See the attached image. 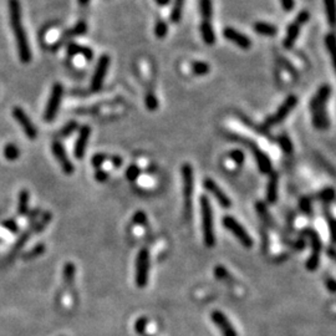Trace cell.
<instances>
[{"instance_id": "obj_1", "label": "cell", "mask_w": 336, "mask_h": 336, "mask_svg": "<svg viewBox=\"0 0 336 336\" xmlns=\"http://www.w3.org/2000/svg\"><path fill=\"white\" fill-rule=\"evenodd\" d=\"M9 19L11 30L16 41V47H18L19 59L22 64H29L32 61V50H30L26 32L22 26L21 7L19 0H9Z\"/></svg>"}, {"instance_id": "obj_2", "label": "cell", "mask_w": 336, "mask_h": 336, "mask_svg": "<svg viewBox=\"0 0 336 336\" xmlns=\"http://www.w3.org/2000/svg\"><path fill=\"white\" fill-rule=\"evenodd\" d=\"M331 95V88L323 85L318 90L310 101V112H312L313 125L316 130H327L330 127V120L327 116V101Z\"/></svg>"}, {"instance_id": "obj_3", "label": "cell", "mask_w": 336, "mask_h": 336, "mask_svg": "<svg viewBox=\"0 0 336 336\" xmlns=\"http://www.w3.org/2000/svg\"><path fill=\"white\" fill-rule=\"evenodd\" d=\"M201 217H202V231H203V242L208 248L215 245L214 233V219L211 202L207 197H201Z\"/></svg>"}, {"instance_id": "obj_4", "label": "cell", "mask_w": 336, "mask_h": 336, "mask_svg": "<svg viewBox=\"0 0 336 336\" xmlns=\"http://www.w3.org/2000/svg\"><path fill=\"white\" fill-rule=\"evenodd\" d=\"M182 179H183V198H184V215L189 219L192 214V197L194 190V178H193V168L189 163L182 166Z\"/></svg>"}, {"instance_id": "obj_5", "label": "cell", "mask_w": 336, "mask_h": 336, "mask_svg": "<svg viewBox=\"0 0 336 336\" xmlns=\"http://www.w3.org/2000/svg\"><path fill=\"white\" fill-rule=\"evenodd\" d=\"M64 88L60 82H55L52 85L51 92H50V97L47 100L46 107L44 110V120L46 122H52L58 116V112L60 110L61 100H63Z\"/></svg>"}, {"instance_id": "obj_6", "label": "cell", "mask_w": 336, "mask_h": 336, "mask_svg": "<svg viewBox=\"0 0 336 336\" xmlns=\"http://www.w3.org/2000/svg\"><path fill=\"white\" fill-rule=\"evenodd\" d=\"M148 276H150V251L148 249H141L136 258V285L141 289L147 287Z\"/></svg>"}, {"instance_id": "obj_7", "label": "cell", "mask_w": 336, "mask_h": 336, "mask_svg": "<svg viewBox=\"0 0 336 336\" xmlns=\"http://www.w3.org/2000/svg\"><path fill=\"white\" fill-rule=\"evenodd\" d=\"M222 223L224 228L228 229V231L239 240L240 244L244 246V248L249 249L253 246V239H251V237L249 235L248 231H246L244 227L238 222L235 218L231 217V215H226L222 219Z\"/></svg>"}, {"instance_id": "obj_8", "label": "cell", "mask_w": 336, "mask_h": 336, "mask_svg": "<svg viewBox=\"0 0 336 336\" xmlns=\"http://www.w3.org/2000/svg\"><path fill=\"white\" fill-rule=\"evenodd\" d=\"M296 103H298V99H296V96H294V95L288 96L287 100H285L284 102L280 105V107L276 110L275 114L265 120L263 127H264L265 130H269V128L274 127V126L279 125L280 122L284 121V120L288 117V115H289L290 112L295 108Z\"/></svg>"}, {"instance_id": "obj_9", "label": "cell", "mask_w": 336, "mask_h": 336, "mask_svg": "<svg viewBox=\"0 0 336 336\" xmlns=\"http://www.w3.org/2000/svg\"><path fill=\"white\" fill-rule=\"evenodd\" d=\"M309 19H310V13L307 10H302L298 14L295 20L291 22L289 27H288L287 38H285L284 41H283V45H284L285 49H291V47L294 46L296 39L299 38L301 26L305 24V22L309 21Z\"/></svg>"}, {"instance_id": "obj_10", "label": "cell", "mask_w": 336, "mask_h": 336, "mask_svg": "<svg viewBox=\"0 0 336 336\" xmlns=\"http://www.w3.org/2000/svg\"><path fill=\"white\" fill-rule=\"evenodd\" d=\"M302 234L306 235L310 240V244H312V256L306 262V268L309 270H316L319 267V263H320V253L323 245H321L320 237H319L318 232L314 231V229H304Z\"/></svg>"}, {"instance_id": "obj_11", "label": "cell", "mask_w": 336, "mask_h": 336, "mask_svg": "<svg viewBox=\"0 0 336 336\" xmlns=\"http://www.w3.org/2000/svg\"><path fill=\"white\" fill-rule=\"evenodd\" d=\"M11 114H13V117L14 120H16V122L20 125L21 130L24 131L25 136L27 137L29 139H36L38 138V128L35 127V125H34L32 120H30V117L27 116L26 112L22 110L21 107H14L13 111H11Z\"/></svg>"}, {"instance_id": "obj_12", "label": "cell", "mask_w": 336, "mask_h": 336, "mask_svg": "<svg viewBox=\"0 0 336 336\" xmlns=\"http://www.w3.org/2000/svg\"><path fill=\"white\" fill-rule=\"evenodd\" d=\"M108 67H110V56L102 55L97 61L96 69H95L94 75L91 78V90L97 92L102 89L103 81H105L106 75H107Z\"/></svg>"}, {"instance_id": "obj_13", "label": "cell", "mask_w": 336, "mask_h": 336, "mask_svg": "<svg viewBox=\"0 0 336 336\" xmlns=\"http://www.w3.org/2000/svg\"><path fill=\"white\" fill-rule=\"evenodd\" d=\"M51 151H52V155H54V157L56 158V161H58V163L60 164L63 172L67 176L72 175L75 171V167L74 164H72L71 159H70L69 156H67L65 148H64V146L61 145V142L59 141L52 142Z\"/></svg>"}, {"instance_id": "obj_14", "label": "cell", "mask_w": 336, "mask_h": 336, "mask_svg": "<svg viewBox=\"0 0 336 336\" xmlns=\"http://www.w3.org/2000/svg\"><path fill=\"white\" fill-rule=\"evenodd\" d=\"M211 319L215 326L220 330L223 336H238V332L237 330H235V327L232 325L229 319L227 318L222 312H219V310H214V312H212Z\"/></svg>"}, {"instance_id": "obj_15", "label": "cell", "mask_w": 336, "mask_h": 336, "mask_svg": "<svg viewBox=\"0 0 336 336\" xmlns=\"http://www.w3.org/2000/svg\"><path fill=\"white\" fill-rule=\"evenodd\" d=\"M90 134H91V128L88 125H83L78 131V136L75 141L74 146V155L75 158L82 159L85 157L86 150H88Z\"/></svg>"}, {"instance_id": "obj_16", "label": "cell", "mask_w": 336, "mask_h": 336, "mask_svg": "<svg viewBox=\"0 0 336 336\" xmlns=\"http://www.w3.org/2000/svg\"><path fill=\"white\" fill-rule=\"evenodd\" d=\"M203 187L208 190L209 193H212V194L214 195L215 200H217L218 203L220 204V207H223V208H231L232 202L229 200V197L223 192L222 189H220V187L218 186L213 179L211 178L204 179Z\"/></svg>"}, {"instance_id": "obj_17", "label": "cell", "mask_w": 336, "mask_h": 336, "mask_svg": "<svg viewBox=\"0 0 336 336\" xmlns=\"http://www.w3.org/2000/svg\"><path fill=\"white\" fill-rule=\"evenodd\" d=\"M223 36L227 39V40L232 41V43H234L237 46H239L240 49H244V50L250 49L251 46L250 39H249L246 35H244L243 33L233 29V27H226V29L223 30Z\"/></svg>"}, {"instance_id": "obj_18", "label": "cell", "mask_w": 336, "mask_h": 336, "mask_svg": "<svg viewBox=\"0 0 336 336\" xmlns=\"http://www.w3.org/2000/svg\"><path fill=\"white\" fill-rule=\"evenodd\" d=\"M86 32H88V25H86L85 21H80L77 22L76 25H75L72 29L67 30V32L64 34L63 36H61L60 39H59L58 43L54 44V46H52V49L54 50H58L59 47L61 46V45H64V43H66V41H69L70 39L72 38H76V36H80V35H83Z\"/></svg>"}, {"instance_id": "obj_19", "label": "cell", "mask_w": 336, "mask_h": 336, "mask_svg": "<svg viewBox=\"0 0 336 336\" xmlns=\"http://www.w3.org/2000/svg\"><path fill=\"white\" fill-rule=\"evenodd\" d=\"M249 148L251 150V152H253L254 157H256L257 159V163H258V167H259V171L262 173H269L271 172V162H270V158L265 155L263 151H260L259 148L257 147V146H254L253 144H249Z\"/></svg>"}, {"instance_id": "obj_20", "label": "cell", "mask_w": 336, "mask_h": 336, "mask_svg": "<svg viewBox=\"0 0 336 336\" xmlns=\"http://www.w3.org/2000/svg\"><path fill=\"white\" fill-rule=\"evenodd\" d=\"M67 54H69V56H71V58L81 55L88 61H91L92 58H94V52H92V50L90 49V47L82 46V45H78L76 43L69 44V46H67Z\"/></svg>"}, {"instance_id": "obj_21", "label": "cell", "mask_w": 336, "mask_h": 336, "mask_svg": "<svg viewBox=\"0 0 336 336\" xmlns=\"http://www.w3.org/2000/svg\"><path fill=\"white\" fill-rule=\"evenodd\" d=\"M254 32H257L259 35L263 36H275L278 34V27L273 24L264 21H258L253 25Z\"/></svg>"}, {"instance_id": "obj_22", "label": "cell", "mask_w": 336, "mask_h": 336, "mask_svg": "<svg viewBox=\"0 0 336 336\" xmlns=\"http://www.w3.org/2000/svg\"><path fill=\"white\" fill-rule=\"evenodd\" d=\"M267 200L270 203H274L278 200V175L271 173L267 188Z\"/></svg>"}, {"instance_id": "obj_23", "label": "cell", "mask_w": 336, "mask_h": 336, "mask_svg": "<svg viewBox=\"0 0 336 336\" xmlns=\"http://www.w3.org/2000/svg\"><path fill=\"white\" fill-rule=\"evenodd\" d=\"M326 19L330 27L336 30V0H324Z\"/></svg>"}, {"instance_id": "obj_24", "label": "cell", "mask_w": 336, "mask_h": 336, "mask_svg": "<svg viewBox=\"0 0 336 336\" xmlns=\"http://www.w3.org/2000/svg\"><path fill=\"white\" fill-rule=\"evenodd\" d=\"M201 34H202V39H203V41L206 44L213 45L215 43V33L211 25V21H202Z\"/></svg>"}, {"instance_id": "obj_25", "label": "cell", "mask_w": 336, "mask_h": 336, "mask_svg": "<svg viewBox=\"0 0 336 336\" xmlns=\"http://www.w3.org/2000/svg\"><path fill=\"white\" fill-rule=\"evenodd\" d=\"M325 45H326V49L330 54V59H331L332 67H334L336 72V34L335 33L327 34L326 38H325Z\"/></svg>"}, {"instance_id": "obj_26", "label": "cell", "mask_w": 336, "mask_h": 336, "mask_svg": "<svg viewBox=\"0 0 336 336\" xmlns=\"http://www.w3.org/2000/svg\"><path fill=\"white\" fill-rule=\"evenodd\" d=\"M29 201H30V195L29 192L26 189H22L20 193H19V201H18V213L19 215L24 217V215H27L29 213Z\"/></svg>"}, {"instance_id": "obj_27", "label": "cell", "mask_w": 336, "mask_h": 336, "mask_svg": "<svg viewBox=\"0 0 336 336\" xmlns=\"http://www.w3.org/2000/svg\"><path fill=\"white\" fill-rule=\"evenodd\" d=\"M75 275H76V267L72 263H66L63 268V279L66 285L74 284Z\"/></svg>"}, {"instance_id": "obj_28", "label": "cell", "mask_w": 336, "mask_h": 336, "mask_svg": "<svg viewBox=\"0 0 336 336\" xmlns=\"http://www.w3.org/2000/svg\"><path fill=\"white\" fill-rule=\"evenodd\" d=\"M45 251H46V245H45L44 243H39V244L33 246L30 250H27L26 253L22 256V259L27 260V262H29V260H34L36 259V258L43 256Z\"/></svg>"}, {"instance_id": "obj_29", "label": "cell", "mask_w": 336, "mask_h": 336, "mask_svg": "<svg viewBox=\"0 0 336 336\" xmlns=\"http://www.w3.org/2000/svg\"><path fill=\"white\" fill-rule=\"evenodd\" d=\"M200 10L203 21H211L213 16L212 0H200Z\"/></svg>"}, {"instance_id": "obj_30", "label": "cell", "mask_w": 336, "mask_h": 336, "mask_svg": "<svg viewBox=\"0 0 336 336\" xmlns=\"http://www.w3.org/2000/svg\"><path fill=\"white\" fill-rule=\"evenodd\" d=\"M51 219H52L51 213H50V212L43 213L40 220H38V222L32 224V228H33L34 233H39V232L44 231V229L47 227V224L51 222Z\"/></svg>"}, {"instance_id": "obj_31", "label": "cell", "mask_w": 336, "mask_h": 336, "mask_svg": "<svg viewBox=\"0 0 336 336\" xmlns=\"http://www.w3.org/2000/svg\"><path fill=\"white\" fill-rule=\"evenodd\" d=\"M190 70H192L193 74L197 75V76H204V75H207L211 71V66H209V64L206 63V61H194V63H192V65H190Z\"/></svg>"}, {"instance_id": "obj_32", "label": "cell", "mask_w": 336, "mask_h": 336, "mask_svg": "<svg viewBox=\"0 0 336 336\" xmlns=\"http://www.w3.org/2000/svg\"><path fill=\"white\" fill-rule=\"evenodd\" d=\"M3 155L8 161H16V159L20 157V150L16 145L14 144H8L3 150Z\"/></svg>"}, {"instance_id": "obj_33", "label": "cell", "mask_w": 336, "mask_h": 336, "mask_svg": "<svg viewBox=\"0 0 336 336\" xmlns=\"http://www.w3.org/2000/svg\"><path fill=\"white\" fill-rule=\"evenodd\" d=\"M186 0H175L172 11H171V21L178 22L182 18V13H183V7Z\"/></svg>"}, {"instance_id": "obj_34", "label": "cell", "mask_w": 336, "mask_h": 336, "mask_svg": "<svg viewBox=\"0 0 336 336\" xmlns=\"http://www.w3.org/2000/svg\"><path fill=\"white\" fill-rule=\"evenodd\" d=\"M32 234H34V232H33V228H32V226L29 227V229H26V231L24 232V233H22L20 237H19V239L16 240V243H15V245L13 246V249H11V253H14V251H18L19 249L21 248L22 245L25 244V243L27 242V240H29V238L32 237Z\"/></svg>"}, {"instance_id": "obj_35", "label": "cell", "mask_w": 336, "mask_h": 336, "mask_svg": "<svg viewBox=\"0 0 336 336\" xmlns=\"http://www.w3.org/2000/svg\"><path fill=\"white\" fill-rule=\"evenodd\" d=\"M78 128V123L76 121H70L69 123H66L63 128L59 132V136L63 137V138H66V137H70L72 133L75 132Z\"/></svg>"}, {"instance_id": "obj_36", "label": "cell", "mask_w": 336, "mask_h": 336, "mask_svg": "<svg viewBox=\"0 0 336 336\" xmlns=\"http://www.w3.org/2000/svg\"><path fill=\"white\" fill-rule=\"evenodd\" d=\"M168 33V25L164 20H157L155 25V35L158 39H164Z\"/></svg>"}, {"instance_id": "obj_37", "label": "cell", "mask_w": 336, "mask_h": 336, "mask_svg": "<svg viewBox=\"0 0 336 336\" xmlns=\"http://www.w3.org/2000/svg\"><path fill=\"white\" fill-rule=\"evenodd\" d=\"M139 173H141L139 167L136 166V164H131V166L126 170V178L130 182H134L139 177Z\"/></svg>"}, {"instance_id": "obj_38", "label": "cell", "mask_w": 336, "mask_h": 336, "mask_svg": "<svg viewBox=\"0 0 336 336\" xmlns=\"http://www.w3.org/2000/svg\"><path fill=\"white\" fill-rule=\"evenodd\" d=\"M326 220L329 224V231L330 235H331L332 243H336V218L331 217L330 213H326Z\"/></svg>"}, {"instance_id": "obj_39", "label": "cell", "mask_w": 336, "mask_h": 336, "mask_svg": "<svg viewBox=\"0 0 336 336\" xmlns=\"http://www.w3.org/2000/svg\"><path fill=\"white\" fill-rule=\"evenodd\" d=\"M279 145L280 147L283 148V151L287 153H291L293 152V145H291V141L289 139V137L285 136V134H282L279 137Z\"/></svg>"}, {"instance_id": "obj_40", "label": "cell", "mask_w": 336, "mask_h": 336, "mask_svg": "<svg viewBox=\"0 0 336 336\" xmlns=\"http://www.w3.org/2000/svg\"><path fill=\"white\" fill-rule=\"evenodd\" d=\"M2 227L4 229H7L8 232L11 234H16L19 232V226L16 223V220L14 219H7L2 223Z\"/></svg>"}, {"instance_id": "obj_41", "label": "cell", "mask_w": 336, "mask_h": 336, "mask_svg": "<svg viewBox=\"0 0 336 336\" xmlns=\"http://www.w3.org/2000/svg\"><path fill=\"white\" fill-rule=\"evenodd\" d=\"M146 106H147V108L150 111H155L157 110V107H158V101H157L156 96L153 94H147L146 95Z\"/></svg>"}, {"instance_id": "obj_42", "label": "cell", "mask_w": 336, "mask_h": 336, "mask_svg": "<svg viewBox=\"0 0 336 336\" xmlns=\"http://www.w3.org/2000/svg\"><path fill=\"white\" fill-rule=\"evenodd\" d=\"M107 159H108V157L106 156L105 153H97V155H95L91 158V163H92V166L99 170V168L102 166V164L105 163Z\"/></svg>"}, {"instance_id": "obj_43", "label": "cell", "mask_w": 336, "mask_h": 336, "mask_svg": "<svg viewBox=\"0 0 336 336\" xmlns=\"http://www.w3.org/2000/svg\"><path fill=\"white\" fill-rule=\"evenodd\" d=\"M147 323L148 320L146 318H139L138 320L136 321V324H134V329H136L137 334L142 335L146 332V327H147Z\"/></svg>"}, {"instance_id": "obj_44", "label": "cell", "mask_w": 336, "mask_h": 336, "mask_svg": "<svg viewBox=\"0 0 336 336\" xmlns=\"http://www.w3.org/2000/svg\"><path fill=\"white\" fill-rule=\"evenodd\" d=\"M229 158L233 159L237 164H242L243 162H244V155H243L242 151H238V150L232 151V152L229 153Z\"/></svg>"}, {"instance_id": "obj_45", "label": "cell", "mask_w": 336, "mask_h": 336, "mask_svg": "<svg viewBox=\"0 0 336 336\" xmlns=\"http://www.w3.org/2000/svg\"><path fill=\"white\" fill-rule=\"evenodd\" d=\"M108 177H110V175H108L107 171L101 170V168H99V170L95 172V179H96L97 182H100V183H103V182L107 181Z\"/></svg>"}, {"instance_id": "obj_46", "label": "cell", "mask_w": 336, "mask_h": 336, "mask_svg": "<svg viewBox=\"0 0 336 336\" xmlns=\"http://www.w3.org/2000/svg\"><path fill=\"white\" fill-rule=\"evenodd\" d=\"M132 220H133L134 224H138V226H145L146 222H147V217H146V213L141 212V211L134 213Z\"/></svg>"}, {"instance_id": "obj_47", "label": "cell", "mask_w": 336, "mask_h": 336, "mask_svg": "<svg viewBox=\"0 0 336 336\" xmlns=\"http://www.w3.org/2000/svg\"><path fill=\"white\" fill-rule=\"evenodd\" d=\"M335 190L331 189V188H327V189H324L323 192L320 193V197L321 200L325 201V202H330L332 200H335Z\"/></svg>"}, {"instance_id": "obj_48", "label": "cell", "mask_w": 336, "mask_h": 336, "mask_svg": "<svg viewBox=\"0 0 336 336\" xmlns=\"http://www.w3.org/2000/svg\"><path fill=\"white\" fill-rule=\"evenodd\" d=\"M110 162H111V164L112 166H114L115 168H121V166L123 164V161H122V158L120 156H112L110 157Z\"/></svg>"}, {"instance_id": "obj_49", "label": "cell", "mask_w": 336, "mask_h": 336, "mask_svg": "<svg viewBox=\"0 0 336 336\" xmlns=\"http://www.w3.org/2000/svg\"><path fill=\"white\" fill-rule=\"evenodd\" d=\"M300 207L305 213L312 212V204H310V201L307 200V198H302V200L300 201Z\"/></svg>"}, {"instance_id": "obj_50", "label": "cell", "mask_w": 336, "mask_h": 336, "mask_svg": "<svg viewBox=\"0 0 336 336\" xmlns=\"http://www.w3.org/2000/svg\"><path fill=\"white\" fill-rule=\"evenodd\" d=\"M280 3H282L283 9H284L285 11L293 10L294 4H295V2H294V0H280Z\"/></svg>"}, {"instance_id": "obj_51", "label": "cell", "mask_w": 336, "mask_h": 336, "mask_svg": "<svg viewBox=\"0 0 336 336\" xmlns=\"http://www.w3.org/2000/svg\"><path fill=\"white\" fill-rule=\"evenodd\" d=\"M325 282H326L327 289L331 291V293H336V280L332 278H326Z\"/></svg>"}, {"instance_id": "obj_52", "label": "cell", "mask_w": 336, "mask_h": 336, "mask_svg": "<svg viewBox=\"0 0 336 336\" xmlns=\"http://www.w3.org/2000/svg\"><path fill=\"white\" fill-rule=\"evenodd\" d=\"M39 213H40V209H39V208L34 209V211H32V212L29 211V213H27V219H29L30 223L34 222V219H35V218L38 217Z\"/></svg>"}, {"instance_id": "obj_53", "label": "cell", "mask_w": 336, "mask_h": 336, "mask_svg": "<svg viewBox=\"0 0 336 336\" xmlns=\"http://www.w3.org/2000/svg\"><path fill=\"white\" fill-rule=\"evenodd\" d=\"M327 256L331 258L332 260H335L336 262V249H327Z\"/></svg>"}, {"instance_id": "obj_54", "label": "cell", "mask_w": 336, "mask_h": 336, "mask_svg": "<svg viewBox=\"0 0 336 336\" xmlns=\"http://www.w3.org/2000/svg\"><path fill=\"white\" fill-rule=\"evenodd\" d=\"M170 2L171 0H156V3L159 7H167V5L170 4Z\"/></svg>"}, {"instance_id": "obj_55", "label": "cell", "mask_w": 336, "mask_h": 336, "mask_svg": "<svg viewBox=\"0 0 336 336\" xmlns=\"http://www.w3.org/2000/svg\"><path fill=\"white\" fill-rule=\"evenodd\" d=\"M77 2H78V4L82 5V7H85V5L89 4L90 0H77Z\"/></svg>"}, {"instance_id": "obj_56", "label": "cell", "mask_w": 336, "mask_h": 336, "mask_svg": "<svg viewBox=\"0 0 336 336\" xmlns=\"http://www.w3.org/2000/svg\"><path fill=\"white\" fill-rule=\"evenodd\" d=\"M141 336H152V335H148V334H146V332H145V334H142Z\"/></svg>"}]
</instances>
